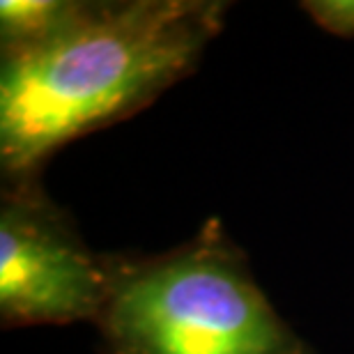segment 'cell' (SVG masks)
Returning a JSON list of instances; mask_svg holds the SVG:
<instances>
[{"label": "cell", "instance_id": "cell-1", "mask_svg": "<svg viewBox=\"0 0 354 354\" xmlns=\"http://www.w3.org/2000/svg\"><path fill=\"white\" fill-rule=\"evenodd\" d=\"M225 12L216 0H76L58 30L5 51L3 182H39L60 147L136 115L194 74Z\"/></svg>", "mask_w": 354, "mask_h": 354}, {"label": "cell", "instance_id": "cell-2", "mask_svg": "<svg viewBox=\"0 0 354 354\" xmlns=\"http://www.w3.org/2000/svg\"><path fill=\"white\" fill-rule=\"evenodd\" d=\"M104 354H317L279 315L218 218L157 256L113 253Z\"/></svg>", "mask_w": 354, "mask_h": 354}, {"label": "cell", "instance_id": "cell-3", "mask_svg": "<svg viewBox=\"0 0 354 354\" xmlns=\"http://www.w3.org/2000/svg\"><path fill=\"white\" fill-rule=\"evenodd\" d=\"M111 290L113 253L92 251L41 182L5 184L0 203L3 327L97 324Z\"/></svg>", "mask_w": 354, "mask_h": 354}, {"label": "cell", "instance_id": "cell-4", "mask_svg": "<svg viewBox=\"0 0 354 354\" xmlns=\"http://www.w3.org/2000/svg\"><path fill=\"white\" fill-rule=\"evenodd\" d=\"M76 0H3L0 3V51L37 44L65 24Z\"/></svg>", "mask_w": 354, "mask_h": 354}, {"label": "cell", "instance_id": "cell-5", "mask_svg": "<svg viewBox=\"0 0 354 354\" xmlns=\"http://www.w3.org/2000/svg\"><path fill=\"white\" fill-rule=\"evenodd\" d=\"M301 10L320 30L338 39H354V0H306Z\"/></svg>", "mask_w": 354, "mask_h": 354}]
</instances>
